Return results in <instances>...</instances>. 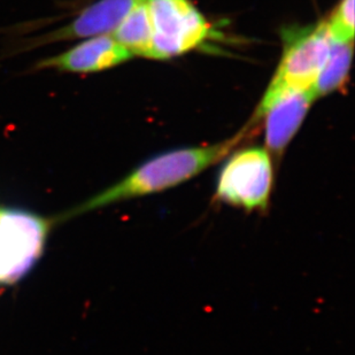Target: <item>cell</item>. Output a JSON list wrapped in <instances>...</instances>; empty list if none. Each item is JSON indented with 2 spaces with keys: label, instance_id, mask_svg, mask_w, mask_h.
Segmentation results:
<instances>
[{
  "label": "cell",
  "instance_id": "cell-2",
  "mask_svg": "<svg viewBox=\"0 0 355 355\" xmlns=\"http://www.w3.org/2000/svg\"><path fill=\"white\" fill-rule=\"evenodd\" d=\"M281 62L251 121L258 123L279 94L288 90H311L328 59L331 38L327 22L302 28H286L282 33Z\"/></svg>",
  "mask_w": 355,
  "mask_h": 355
},
{
  "label": "cell",
  "instance_id": "cell-5",
  "mask_svg": "<svg viewBox=\"0 0 355 355\" xmlns=\"http://www.w3.org/2000/svg\"><path fill=\"white\" fill-rule=\"evenodd\" d=\"M152 29L151 59L188 53L207 40L211 26L190 0H146Z\"/></svg>",
  "mask_w": 355,
  "mask_h": 355
},
{
  "label": "cell",
  "instance_id": "cell-3",
  "mask_svg": "<svg viewBox=\"0 0 355 355\" xmlns=\"http://www.w3.org/2000/svg\"><path fill=\"white\" fill-rule=\"evenodd\" d=\"M225 159L215 183V200L248 213L267 211L275 182L272 155L266 148L250 146Z\"/></svg>",
  "mask_w": 355,
  "mask_h": 355
},
{
  "label": "cell",
  "instance_id": "cell-11",
  "mask_svg": "<svg viewBox=\"0 0 355 355\" xmlns=\"http://www.w3.org/2000/svg\"><path fill=\"white\" fill-rule=\"evenodd\" d=\"M327 22L329 35L337 43L354 40V0H340Z\"/></svg>",
  "mask_w": 355,
  "mask_h": 355
},
{
  "label": "cell",
  "instance_id": "cell-1",
  "mask_svg": "<svg viewBox=\"0 0 355 355\" xmlns=\"http://www.w3.org/2000/svg\"><path fill=\"white\" fill-rule=\"evenodd\" d=\"M255 128L257 123L251 121V124L243 128L234 137L216 144L176 148L152 157L115 184L68 211L64 218L176 188L225 160L243 141L251 137Z\"/></svg>",
  "mask_w": 355,
  "mask_h": 355
},
{
  "label": "cell",
  "instance_id": "cell-9",
  "mask_svg": "<svg viewBox=\"0 0 355 355\" xmlns=\"http://www.w3.org/2000/svg\"><path fill=\"white\" fill-rule=\"evenodd\" d=\"M112 36L132 55L151 59L152 29L146 0L124 17Z\"/></svg>",
  "mask_w": 355,
  "mask_h": 355
},
{
  "label": "cell",
  "instance_id": "cell-6",
  "mask_svg": "<svg viewBox=\"0 0 355 355\" xmlns=\"http://www.w3.org/2000/svg\"><path fill=\"white\" fill-rule=\"evenodd\" d=\"M145 0H97L80 10L78 17L64 27L58 28L21 45V51L68 40L112 35L135 7Z\"/></svg>",
  "mask_w": 355,
  "mask_h": 355
},
{
  "label": "cell",
  "instance_id": "cell-10",
  "mask_svg": "<svg viewBox=\"0 0 355 355\" xmlns=\"http://www.w3.org/2000/svg\"><path fill=\"white\" fill-rule=\"evenodd\" d=\"M352 57L353 43H337L331 40L328 59L312 87L316 99L338 90L345 84Z\"/></svg>",
  "mask_w": 355,
  "mask_h": 355
},
{
  "label": "cell",
  "instance_id": "cell-7",
  "mask_svg": "<svg viewBox=\"0 0 355 355\" xmlns=\"http://www.w3.org/2000/svg\"><path fill=\"white\" fill-rule=\"evenodd\" d=\"M134 57L112 35L85 38L53 57L45 58L35 66L36 71L55 69L73 74H91L124 64Z\"/></svg>",
  "mask_w": 355,
  "mask_h": 355
},
{
  "label": "cell",
  "instance_id": "cell-4",
  "mask_svg": "<svg viewBox=\"0 0 355 355\" xmlns=\"http://www.w3.org/2000/svg\"><path fill=\"white\" fill-rule=\"evenodd\" d=\"M53 220L0 206V285L20 281L43 255Z\"/></svg>",
  "mask_w": 355,
  "mask_h": 355
},
{
  "label": "cell",
  "instance_id": "cell-8",
  "mask_svg": "<svg viewBox=\"0 0 355 355\" xmlns=\"http://www.w3.org/2000/svg\"><path fill=\"white\" fill-rule=\"evenodd\" d=\"M315 101L312 89L285 91L262 115L265 120V148L277 164Z\"/></svg>",
  "mask_w": 355,
  "mask_h": 355
}]
</instances>
